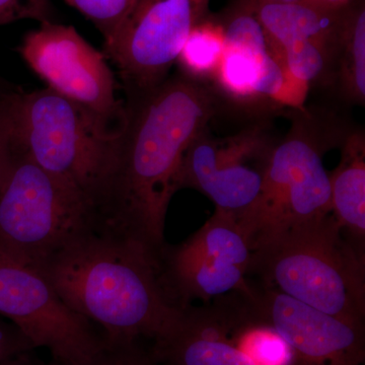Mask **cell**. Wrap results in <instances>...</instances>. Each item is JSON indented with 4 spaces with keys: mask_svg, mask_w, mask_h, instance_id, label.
Segmentation results:
<instances>
[{
    "mask_svg": "<svg viewBox=\"0 0 365 365\" xmlns=\"http://www.w3.org/2000/svg\"><path fill=\"white\" fill-rule=\"evenodd\" d=\"M125 102L126 126L118 137L116 163L98 217L101 225L160 257L186 151L227 107L211 83L178 71L155 90Z\"/></svg>",
    "mask_w": 365,
    "mask_h": 365,
    "instance_id": "obj_1",
    "label": "cell"
},
{
    "mask_svg": "<svg viewBox=\"0 0 365 365\" xmlns=\"http://www.w3.org/2000/svg\"><path fill=\"white\" fill-rule=\"evenodd\" d=\"M35 269L108 341L153 343L182 312L163 288L160 257L101 223Z\"/></svg>",
    "mask_w": 365,
    "mask_h": 365,
    "instance_id": "obj_2",
    "label": "cell"
},
{
    "mask_svg": "<svg viewBox=\"0 0 365 365\" xmlns=\"http://www.w3.org/2000/svg\"><path fill=\"white\" fill-rule=\"evenodd\" d=\"M290 127L269 158L260 194L237 223L251 252L292 228L330 215V175L324 157L339 148L353 124L333 103L288 110Z\"/></svg>",
    "mask_w": 365,
    "mask_h": 365,
    "instance_id": "obj_3",
    "label": "cell"
},
{
    "mask_svg": "<svg viewBox=\"0 0 365 365\" xmlns=\"http://www.w3.org/2000/svg\"><path fill=\"white\" fill-rule=\"evenodd\" d=\"M248 277L336 318L365 325V254L332 213L252 252Z\"/></svg>",
    "mask_w": 365,
    "mask_h": 365,
    "instance_id": "obj_4",
    "label": "cell"
},
{
    "mask_svg": "<svg viewBox=\"0 0 365 365\" xmlns=\"http://www.w3.org/2000/svg\"><path fill=\"white\" fill-rule=\"evenodd\" d=\"M1 102L14 148L78 189L98 215L118 138L106 137L85 111L48 88L18 91Z\"/></svg>",
    "mask_w": 365,
    "mask_h": 365,
    "instance_id": "obj_5",
    "label": "cell"
},
{
    "mask_svg": "<svg viewBox=\"0 0 365 365\" xmlns=\"http://www.w3.org/2000/svg\"><path fill=\"white\" fill-rule=\"evenodd\" d=\"M100 223L78 189L16 150L0 192V254L36 268Z\"/></svg>",
    "mask_w": 365,
    "mask_h": 365,
    "instance_id": "obj_6",
    "label": "cell"
},
{
    "mask_svg": "<svg viewBox=\"0 0 365 365\" xmlns=\"http://www.w3.org/2000/svg\"><path fill=\"white\" fill-rule=\"evenodd\" d=\"M217 20L225 48L211 85L228 112L273 117L306 105L309 88L288 73L257 18L253 0H234Z\"/></svg>",
    "mask_w": 365,
    "mask_h": 365,
    "instance_id": "obj_7",
    "label": "cell"
},
{
    "mask_svg": "<svg viewBox=\"0 0 365 365\" xmlns=\"http://www.w3.org/2000/svg\"><path fill=\"white\" fill-rule=\"evenodd\" d=\"M18 52L48 88L85 111L106 137L121 135L127 107L117 97L114 73L103 52L73 26L41 23L24 37Z\"/></svg>",
    "mask_w": 365,
    "mask_h": 365,
    "instance_id": "obj_8",
    "label": "cell"
},
{
    "mask_svg": "<svg viewBox=\"0 0 365 365\" xmlns=\"http://www.w3.org/2000/svg\"><path fill=\"white\" fill-rule=\"evenodd\" d=\"M211 0H137L103 54L116 66L126 98L155 90L170 76L190 34L209 18Z\"/></svg>",
    "mask_w": 365,
    "mask_h": 365,
    "instance_id": "obj_9",
    "label": "cell"
},
{
    "mask_svg": "<svg viewBox=\"0 0 365 365\" xmlns=\"http://www.w3.org/2000/svg\"><path fill=\"white\" fill-rule=\"evenodd\" d=\"M211 122L186 151L181 189L201 192L215 209L237 217L260 194L271 151L279 138L274 135L272 117L247 118L237 130L225 136L215 135Z\"/></svg>",
    "mask_w": 365,
    "mask_h": 365,
    "instance_id": "obj_10",
    "label": "cell"
},
{
    "mask_svg": "<svg viewBox=\"0 0 365 365\" xmlns=\"http://www.w3.org/2000/svg\"><path fill=\"white\" fill-rule=\"evenodd\" d=\"M0 316L55 365H86L105 344L97 326L74 313L37 270L0 254Z\"/></svg>",
    "mask_w": 365,
    "mask_h": 365,
    "instance_id": "obj_11",
    "label": "cell"
},
{
    "mask_svg": "<svg viewBox=\"0 0 365 365\" xmlns=\"http://www.w3.org/2000/svg\"><path fill=\"white\" fill-rule=\"evenodd\" d=\"M252 252L234 215L217 210L181 244L165 245L160 256L163 288L179 309L248 287Z\"/></svg>",
    "mask_w": 365,
    "mask_h": 365,
    "instance_id": "obj_12",
    "label": "cell"
},
{
    "mask_svg": "<svg viewBox=\"0 0 365 365\" xmlns=\"http://www.w3.org/2000/svg\"><path fill=\"white\" fill-rule=\"evenodd\" d=\"M255 13L288 73L299 83L330 93L339 48L342 9L307 2L253 0Z\"/></svg>",
    "mask_w": 365,
    "mask_h": 365,
    "instance_id": "obj_13",
    "label": "cell"
},
{
    "mask_svg": "<svg viewBox=\"0 0 365 365\" xmlns=\"http://www.w3.org/2000/svg\"><path fill=\"white\" fill-rule=\"evenodd\" d=\"M259 314L294 352L292 365H364L365 325L331 316L249 278Z\"/></svg>",
    "mask_w": 365,
    "mask_h": 365,
    "instance_id": "obj_14",
    "label": "cell"
},
{
    "mask_svg": "<svg viewBox=\"0 0 365 365\" xmlns=\"http://www.w3.org/2000/svg\"><path fill=\"white\" fill-rule=\"evenodd\" d=\"M160 365H252L235 346L222 300L182 309L169 332L151 343Z\"/></svg>",
    "mask_w": 365,
    "mask_h": 365,
    "instance_id": "obj_15",
    "label": "cell"
},
{
    "mask_svg": "<svg viewBox=\"0 0 365 365\" xmlns=\"http://www.w3.org/2000/svg\"><path fill=\"white\" fill-rule=\"evenodd\" d=\"M339 165L331 173V206L336 222L365 254V131L353 125L339 146Z\"/></svg>",
    "mask_w": 365,
    "mask_h": 365,
    "instance_id": "obj_16",
    "label": "cell"
},
{
    "mask_svg": "<svg viewBox=\"0 0 365 365\" xmlns=\"http://www.w3.org/2000/svg\"><path fill=\"white\" fill-rule=\"evenodd\" d=\"M330 93L342 107H364V0H353L343 9L339 48Z\"/></svg>",
    "mask_w": 365,
    "mask_h": 365,
    "instance_id": "obj_17",
    "label": "cell"
},
{
    "mask_svg": "<svg viewBox=\"0 0 365 365\" xmlns=\"http://www.w3.org/2000/svg\"><path fill=\"white\" fill-rule=\"evenodd\" d=\"M225 38L217 18L209 16L194 28L178 56V72L202 83H211L222 60Z\"/></svg>",
    "mask_w": 365,
    "mask_h": 365,
    "instance_id": "obj_18",
    "label": "cell"
},
{
    "mask_svg": "<svg viewBox=\"0 0 365 365\" xmlns=\"http://www.w3.org/2000/svg\"><path fill=\"white\" fill-rule=\"evenodd\" d=\"M93 21L104 39L119 28L137 0H64Z\"/></svg>",
    "mask_w": 365,
    "mask_h": 365,
    "instance_id": "obj_19",
    "label": "cell"
},
{
    "mask_svg": "<svg viewBox=\"0 0 365 365\" xmlns=\"http://www.w3.org/2000/svg\"><path fill=\"white\" fill-rule=\"evenodd\" d=\"M86 365H158L143 341H108Z\"/></svg>",
    "mask_w": 365,
    "mask_h": 365,
    "instance_id": "obj_20",
    "label": "cell"
},
{
    "mask_svg": "<svg viewBox=\"0 0 365 365\" xmlns=\"http://www.w3.org/2000/svg\"><path fill=\"white\" fill-rule=\"evenodd\" d=\"M21 20L50 21V0H0V26Z\"/></svg>",
    "mask_w": 365,
    "mask_h": 365,
    "instance_id": "obj_21",
    "label": "cell"
},
{
    "mask_svg": "<svg viewBox=\"0 0 365 365\" xmlns=\"http://www.w3.org/2000/svg\"><path fill=\"white\" fill-rule=\"evenodd\" d=\"M37 350L18 327L0 316V364L29 350Z\"/></svg>",
    "mask_w": 365,
    "mask_h": 365,
    "instance_id": "obj_22",
    "label": "cell"
},
{
    "mask_svg": "<svg viewBox=\"0 0 365 365\" xmlns=\"http://www.w3.org/2000/svg\"><path fill=\"white\" fill-rule=\"evenodd\" d=\"M14 153H16V148L11 139L6 111L0 98V192L11 169Z\"/></svg>",
    "mask_w": 365,
    "mask_h": 365,
    "instance_id": "obj_23",
    "label": "cell"
},
{
    "mask_svg": "<svg viewBox=\"0 0 365 365\" xmlns=\"http://www.w3.org/2000/svg\"><path fill=\"white\" fill-rule=\"evenodd\" d=\"M0 365H55L51 361V364H47L44 360L41 359L39 355H37L36 350H29V351L21 352L11 359H7L4 364Z\"/></svg>",
    "mask_w": 365,
    "mask_h": 365,
    "instance_id": "obj_24",
    "label": "cell"
},
{
    "mask_svg": "<svg viewBox=\"0 0 365 365\" xmlns=\"http://www.w3.org/2000/svg\"><path fill=\"white\" fill-rule=\"evenodd\" d=\"M352 1L353 0H304L302 2H307V4L321 7V9H329V11H339Z\"/></svg>",
    "mask_w": 365,
    "mask_h": 365,
    "instance_id": "obj_25",
    "label": "cell"
},
{
    "mask_svg": "<svg viewBox=\"0 0 365 365\" xmlns=\"http://www.w3.org/2000/svg\"><path fill=\"white\" fill-rule=\"evenodd\" d=\"M23 91L18 86L9 83L6 79L2 78L0 76V98L6 97V96L11 95L14 93Z\"/></svg>",
    "mask_w": 365,
    "mask_h": 365,
    "instance_id": "obj_26",
    "label": "cell"
},
{
    "mask_svg": "<svg viewBox=\"0 0 365 365\" xmlns=\"http://www.w3.org/2000/svg\"><path fill=\"white\" fill-rule=\"evenodd\" d=\"M262 1L283 2V4H289V2H302L304 1V0H262Z\"/></svg>",
    "mask_w": 365,
    "mask_h": 365,
    "instance_id": "obj_27",
    "label": "cell"
},
{
    "mask_svg": "<svg viewBox=\"0 0 365 365\" xmlns=\"http://www.w3.org/2000/svg\"></svg>",
    "mask_w": 365,
    "mask_h": 365,
    "instance_id": "obj_28",
    "label": "cell"
}]
</instances>
